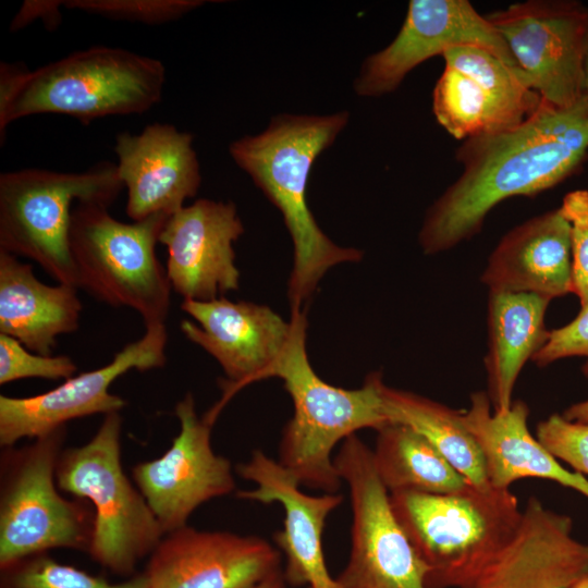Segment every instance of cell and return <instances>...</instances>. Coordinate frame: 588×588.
<instances>
[{"mask_svg":"<svg viewBox=\"0 0 588 588\" xmlns=\"http://www.w3.org/2000/svg\"><path fill=\"white\" fill-rule=\"evenodd\" d=\"M588 151V102L569 108L541 99L520 124L463 140L461 176L430 206L418 241L425 254L445 252L477 234L489 211L514 196L559 184Z\"/></svg>","mask_w":588,"mask_h":588,"instance_id":"obj_1","label":"cell"},{"mask_svg":"<svg viewBox=\"0 0 588 588\" xmlns=\"http://www.w3.org/2000/svg\"><path fill=\"white\" fill-rule=\"evenodd\" d=\"M348 112L330 115L274 117L257 135L230 144L234 162L280 210L293 242V268L287 283L292 309L302 305L333 266L359 261L363 253L334 244L319 228L306 201L311 166L348 122Z\"/></svg>","mask_w":588,"mask_h":588,"instance_id":"obj_2","label":"cell"},{"mask_svg":"<svg viewBox=\"0 0 588 588\" xmlns=\"http://www.w3.org/2000/svg\"><path fill=\"white\" fill-rule=\"evenodd\" d=\"M166 69L158 59L97 46L28 71L0 65V136L12 122L41 113L65 114L84 124L140 114L159 103Z\"/></svg>","mask_w":588,"mask_h":588,"instance_id":"obj_3","label":"cell"},{"mask_svg":"<svg viewBox=\"0 0 588 588\" xmlns=\"http://www.w3.org/2000/svg\"><path fill=\"white\" fill-rule=\"evenodd\" d=\"M291 319L290 345L271 373L283 380L294 407L283 429L278 462L301 486L335 493L342 479L332 458L334 446L357 430L377 431L389 422L381 399L383 381L379 372L368 375L358 389L322 380L307 356L303 309H292Z\"/></svg>","mask_w":588,"mask_h":588,"instance_id":"obj_4","label":"cell"},{"mask_svg":"<svg viewBox=\"0 0 588 588\" xmlns=\"http://www.w3.org/2000/svg\"><path fill=\"white\" fill-rule=\"evenodd\" d=\"M392 511L427 568L426 588H467L511 538L523 511L510 489L469 483L445 493H389Z\"/></svg>","mask_w":588,"mask_h":588,"instance_id":"obj_5","label":"cell"},{"mask_svg":"<svg viewBox=\"0 0 588 588\" xmlns=\"http://www.w3.org/2000/svg\"><path fill=\"white\" fill-rule=\"evenodd\" d=\"M120 412L105 415L94 437L63 449L56 469L60 490L94 506L90 559L113 574L132 577L164 537L146 499L121 463Z\"/></svg>","mask_w":588,"mask_h":588,"instance_id":"obj_6","label":"cell"},{"mask_svg":"<svg viewBox=\"0 0 588 588\" xmlns=\"http://www.w3.org/2000/svg\"><path fill=\"white\" fill-rule=\"evenodd\" d=\"M117 163L83 172L20 169L0 174V250L36 261L54 281L78 289L70 246L77 203L110 206L123 188Z\"/></svg>","mask_w":588,"mask_h":588,"instance_id":"obj_7","label":"cell"},{"mask_svg":"<svg viewBox=\"0 0 588 588\" xmlns=\"http://www.w3.org/2000/svg\"><path fill=\"white\" fill-rule=\"evenodd\" d=\"M108 208L95 203L73 208L70 246L78 289L108 305L132 308L145 327L164 323L172 289L156 244L170 216L125 223Z\"/></svg>","mask_w":588,"mask_h":588,"instance_id":"obj_8","label":"cell"},{"mask_svg":"<svg viewBox=\"0 0 588 588\" xmlns=\"http://www.w3.org/2000/svg\"><path fill=\"white\" fill-rule=\"evenodd\" d=\"M66 426L0 458V569L54 549L88 552L94 511L58 492L56 469Z\"/></svg>","mask_w":588,"mask_h":588,"instance_id":"obj_9","label":"cell"},{"mask_svg":"<svg viewBox=\"0 0 588 588\" xmlns=\"http://www.w3.org/2000/svg\"><path fill=\"white\" fill-rule=\"evenodd\" d=\"M335 468L350 489L353 523L350 560L339 588H426L427 568L417 555L379 479L372 451L356 436L342 441Z\"/></svg>","mask_w":588,"mask_h":588,"instance_id":"obj_10","label":"cell"},{"mask_svg":"<svg viewBox=\"0 0 588 588\" xmlns=\"http://www.w3.org/2000/svg\"><path fill=\"white\" fill-rule=\"evenodd\" d=\"M540 98L569 108L584 96L588 8L574 0H528L486 14Z\"/></svg>","mask_w":588,"mask_h":588,"instance_id":"obj_11","label":"cell"},{"mask_svg":"<svg viewBox=\"0 0 588 588\" xmlns=\"http://www.w3.org/2000/svg\"><path fill=\"white\" fill-rule=\"evenodd\" d=\"M442 57L445 65L433 88L432 110L456 139L512 128L541 101L519 70L487 49L460 46Z\"/></svg>","mask_w":588,"mask_h":588,"instance_id":"obj_12","label":"cell"},{"mask_svg":"<svg viewBox=\"0 0 588 588\" xmlns=\"http://www.w3.org/2000/svg\"><path fill=\"white\" fill-rule=\"evenodd\" d=\"M181 309L197 322L183 320L184 335L210 354L228 377L221 400L205 415L213 424L238 390L271 378L290 345L293 321H285L268 306L224 296L207 302L186 299Z\"/></svg>","mask_w":588,"mask_h":588,"instance_id":"obj_13","label":"cell"},{"mask_svg":"<svg viewBox=\"0 0 588 588\" xmlns=\"http://www.w3.org/2000/svg\"><path fill=\"white\" fill-rule=\"evenodd\" d=\"M167 341L164 323L148 326L138 340L124 345L106 366L74 375L37 395L1 394L0 445L9 448L24 438L36 439L76 418L120 412L126 402L110 393V385L131 369L146 371L162 367L167 360Z\"/></svg>","mask_w":588,"mask_h":588,"instance_id":"obj_14","label":"cell"},{"mask_svg":"<svg viewBox=\"0 0 588 588\" xmlns=\"http://www.w3.org/2000/svg\"><path fill=\"white\" fill-rule=\"evenodd\" d=\"M180 431L158 458L136 464L133 480L146 499L164 535L187 525L203 503L235 489L231 462L215 453L212 422L199 417L192 393L177 402Z\"/></svg>","mask_w":588,"mask_h":588,"instance_id":"obj_15","label":"cell"},{"mask_svg":"<svg viewBox=\"0 0 588 588\" xmlns=\"http://www.w3.org/2000/svg\"><path fill=\"white\" fill-rule=\"evenodd\" d=\"M460 46L487 49L519 70L498 30L469 1L412 0L396 37L364 61L355 93L363 97L392 93L421 62Z\"/></svg>","mask_w":588,"mask_h":588,"instance_id":"obj_16","label":"cell"},{"mask_svg":"<svg viewBox=\"0 0 588 588\" xmlns=\"http://www.w3.org/2000/svg\"><path fill=\"white\" fill-rule=\"evenodd\" d=\"M280 552L256 536L184 526L149 556L148 588H253L280 571Z\"/></svg>","mask_w":588,"mask_h":588,"instance_id":"obj_17","label":"cell"},{"mask_svg":"<svg viewBox=\"0 0 588 588\" xmlns=\"http://www.w3.org/2000/svg\"><path fill=\"white\" fill-rule=\"evenodd\" d=\"M244 233L232 201L200 198L167 220L159 243L167 247L166 271L183 301L207 302L240 286L233 243Z\"/></svg>","mask_w":588,"mask_h":588,"instance_id":"obj_18","label":"cell"},{"mask_svg":"<svg viewBox=\"0 0 588 588\" xmlns=\"http://www.w3.org/2000/svg\"><path fill=\"white\" fill-rule=\"evenodd\" d=\"M568 515L530 497L511 538L467 588H572L588 576V544Z\"/></svg>","mask_w":588,"mask_h":588,"instance_id":"obj_19","label":"cell"},{"mask_svg":"<svg viewBox=\"0 0 588 588\" xmlns=\"http://www.w3.org/2000/svg\"><path fill=\"white\" fill-rule=\"evenodd\" d=\"M236 471L256 485L255 489L238 491L240 499L278 502L284 510L283 529L273 535V540L286 558L285 581L309 588H339L324 561L322 534L328 516L342 503V495L303 492L297 480L260 450L238 464Z\"/></svg>","mask_w":588,"mask_h":588,"instance_id":"obj_20","label":"cell"},{"mask_svg":"<svg viewBox=\"0 0 588 588\" xmlns=\"http://www.w3.org/2000/svg\"><path fill=\"white\" fill-rule=\"evenodd\" d=\"M114 152L127 191L125 211L133 221L171 216L198 193L201 175L191 133L151 123L137 134H117Z\"/></svg>","mask_w":588,"mask_h":588,"instance_id":"obj_21","label":"cell"},{"mask_svg":"<svg viewBox=\"0 0 588 588\" xmlns=\"http://www.w3.org/2000/svg\"><path fill=\"white\" fill-rule=\"evenodd\" d=\"M481 282L489 292H526L550 301L572 293V231L560 208L510 230L490 254Z\"/></svg>","mask_w":588,"mask_h":588,"instance_id":"obj_22","label":"cell"},{"mask_svg":"<svg viewBox=\"0 0 588 588\" xmlns=\"http://www.w3.org/2000/svg\"><path fill=\"white\" fill-rule=\"evenodd\" d=\"M528 415L529 408L522 400L513 401L505 412L492 411L483 391L474 392L469 407L461 411L463 424L482 453L490 485L509 489L519 479H548L588 499V480L563 467L530 433Z\"/></svg>","mask_w":588,"mask_h":588,"instance_id":"obj_23","label":"cell"},{"mask_svg":"<svg viewBox=\"0 0 588 588\" xmlns=\"http://www.w3.org/2000/svg\"><path fill=\"white\" fill-rule=\"evenodd\" d=\"M77 287L39 281L29 264L0 250V333L50 356L57 338L77 330L83 309Z\"/></svg>","mask_w":588,"mask_h":588,"instance_id":"obj_24","label":"cell"},{"mask_svg":"<svg viewBox=\"0 0 588 588\" xmlns=\"http://www.w3.org/2000/svg\"><path fill=\"white\" fill-rule=\"evenodd\" d=\"M550 302L534 293L489 292L485 366L494 412L511 407L520 370L548 341L544 316Z\"/></svg>","mask_w":588,"mask_h":588,"instance_id":"obj_25","label":"cell"},{"mask_svg":"<svg viewBox=\"0 0 588 588\" xmlns=\"http://www.w3.org/2000/svg\"><path fill=\"white\" fill-rule=\"evenodd\" d=\"M381 399L389 422L406 425L425 437L469 485L478 489L492 487L482 453L463 424L461 411L384 383Z\"/></svg>","mask_w":588,"mask_h":588,"instance_id":"obj_26","label":"cell"},{"mask_svg":"<svg viewBox=\"0 0 588 588\" xmlns=\"http://www.w3.org/2000/svg\"><path fill=\"white\" fill-rule=\"evenodd\" d=\"M377 432L372 461L389 493H445L468 483L425 437L411 427L388 422Z\"/></svg>","mask_w":588,"mask_h":588,"instance_id":"obj_27","label":"cell"},{"mask_svg":"<svg viewBox=\"0 0 588 588\" xmlns=\"http://www.w3.org/2000/svg\"><path fill=\"white\" fill-rule=\"evenodd\" d=\"M0 588H148V579L140 573L124 581L111 583L42 553L2 568Z\"/></svg>","mask_w":588,"mask_h":588,"instance_id":"obj_28","label":"cell"},{"mask_svg":"<svg viewBox=\"0 0 588 588\" xmlns=\"http://www.w3.org/2000/svg\"><path fill=\"white\" fill-rule=\"evenodd\" d=\"M199 0H68L64 8L76 9L90 14L139 22L162 24L181 17L201 5Z\"/></svg>","mask_w":588,"mask_h":588,"instance_id":"obj_29","label":"cell"},{"mask_svg":"<svg viewBox=\"0 0 588 588\" xmlns=\"http://www.w3.org/2000/svg\"><path fill=\"white\" fill-rule=\"evenodd\" d=\"M76 370L75 363L69 356L32 353L14 338L0 333V384L26 378L66 380Z\"/></svg>","mask_w":588,"mask_h":588,"instance_id":"obj_30","label":"cell"},{"mask_svg":"<svg viewBox=\"0 0 588 588\" xmlns=\"http://www.w3.org/2000/svg\"><path fill=\"white\" fill-rule=\"evenodd\" d=\"M536 438L558 461L588 476V424L553 414L537 425Z\"/></svg>","mask_w":588,"mask_h":588,"instance_id":"obj_31","label":"cell"},{"mask_svg":"<svg viewBox=\"0 0 588 588\" xmlns=\"http://www.w3.org/2000/svg\"><path fill=\"white\" fill-rule=\"evenodd\" d=\"M560 210L571 224L573 290L580 307L588 305V191L567 193Z\"/></svg>","mask_w":588,"mask_h":588,"instance_id":"obj_32","label":"cell"},{"mask_svg":"<svg viewBox=\"0 0 588 588\" xmlns=\"http://www.w3.org/2000/svg\"><path fill=\"white\" fill-rule=\"evenodd\" d=\"M573 356L586 357L583 372L588 376V305L581 307L571 322L551 330L548 341L531 360L542 367Z\"/></svg>","mask_w":588,"mask_h":588,"instance_id":"obj_33","label":"cell"},{"mask_svg":"<svg viewBox=\"0 0 588 588\" xmlns=\"http://www.w3.org/2000/svg\"><path fill=\"white\" fill-rule=\"evenodd\" d=\"M60 7H63L62 1H24L21 10L12 20L10 30H19L32 23L35 19H41L48 28L56 27L60 22Z\"/></svg>","mask_w":588,"mask_h":588,"instance_id":"obj_34","label":"cell"},{"mask_svg":"<svg viewBox=\"0 0 588 588\" xmlns=\"http://www.w3.org/2000/svg\"><path fill=\"white\" fill-rule=\"evenodd\" d=\"M563 416L568 420L588 424V400L571 405Z\"/></svg>","mask_w":588,"mask_h":588,"instance_id":"obj_35","label":"cell"},{"mask_svg":"<svg viewBox=\"0 0 588 588\" xmlns=\"http://www.w3.org/2000/svg\"><path fill=\"white\" fill-rule=\"evenodd\" d=\"M285 583L283 574L278 571L253 588H285Z\"/></svg>","mask_w":588,"mask_h":588,"instance_id":"obj_36","label":"cell"},{"mask_svg":"<svg viewBox=\"0 0 588 588\" xmlns=\"http://www.w3.org/2000/svg\"><path fill=\"white\" fill-rule=\"evenodd\" d=\"M584 97L586 98L588 102V50H587L585 66H584Z\"/></svg>","mask_w":588,"mask_h":588,"instance_id":"obj_37","label":"cell"},{"mask_svg":"<svg viewBox=\"0 0 588 588\" xmlns=\"http://www.w3.org/2000/svg\"><path fill=\"white\" fill-rule=\"evenodd\" d=\"M572 588H588V576L580 581H578L576 585H574Z\"/></svg>","mask_w":588,"mask_h":588,"instance_id":"obj_38","label":"cell"},{"mask_svg":"<svg viewBox=\"0 0 588 588\" xmlns=\"http://www.w3.org/2000/svg\"><path fill=\"white\" fill-rule=\"evenodd\" d=\"M307 588H309V587H307Z\"/></svg>","mask_w":588,"mask_h":588,"instance_id":"obj_39","label":"cell"}]
</instances>
